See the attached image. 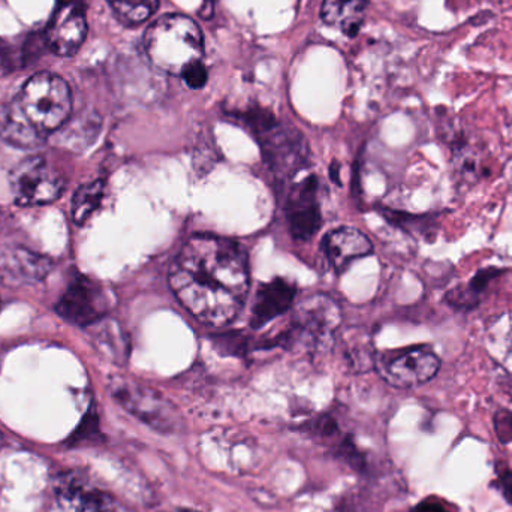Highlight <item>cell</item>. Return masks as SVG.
Masks as SVG:
<instances>
[{"label": "cell", "mask_w": 512, "mask_h": 512, "mask_svg": "<svg viewBox=\"0 0 512 512\" xmlns=\"http://www.w3.org/2000/svg\"><path fill=\"white\" fill-rule=\"evenodd\" d=\"M170 285L195 319L209 327H225L242 312L248 297V256L233 240L192 237L171 264Z\"/></svg>", "instance_id": "6da1fadb"}, {"label": "cell", "mask_w": 512, "mask_h": 512, "mask_svg": "<svg viewBox=\"0 0 512 512\" xmlns=\"http://www.w3.org/2000/svg\"><path fill=\"white\" fill-rule=\"evenodd\" d=\"M144 50L159 71L182 75L189 65L203 59V32L188 15H162L146 30Z\"/></svg>", "instance_id": "7a4b0ae2"}, {"label": "cell", "mask_w": 512, "mask_h": 512, "mask_svg": "<svg viewBox=\"0 0 512 512\" xmlns=\"http://www.w3.org/2000/svg\"><path fill=\"white\" fill-rule=\"evenodd\" d=\"M342 321L339 304L324 294L310 295L298 304L288 327L271 337L262 348H303L307 352L327 351Z\"/></svg>", "instance_id": "3957f363"}, {"label": "cell", "mask_w": 512, "mask_h": 512, "mask_svg": "<svg viewBox=\"0 0 512 512\" xmlns=\"http://www.w3.org/2000/svg\"><path fill=\"white\" fill-rule=\"evenodd\" d=\"M14 101L26 119L44 135L62 128L71 116V89L53 72L32 75Z\"/></svg>", "instance_id": "277c9868"}, {"label": "cell", "mask_w": 512, "mask_h": 512, "mask_svg": "<svg viewBox=\"0 0 512 512\" xmlns=\"http://www.w3.org/2000/svg\"><path fill=\"white\" fill-rule=\"evenodd\" d=\"M242 117L261 143L268 167L277 176H294L306 165V141L297 129L285 128L270 111L258 107L242 114Z\"/></svg>", "instance_id": "5b68a950"}, {"label": "cell", "mask_w": 512, "mask_h": 512, "mask_svg": "<svg viewBox=\"0 0 512 512\" xmlns=\"http://www.w3.org/2000/svg\"><path fill=\"white\" fill-rule=\"evenodd\" d=\"M113 399L132 417L162 435L182 432L183 418L167 397L140 382L116 378L111 381Z\"/></svg>", "instance_id": "8992f818"}, {"label": "cell", "mask_w": 512, "mask_h": 512, "mask_svg": "<svg viewBox=\"0 0 512 512\" xmlns=\"http://www.w3.org/2000/svg\"><path fill=\"white\" fill-rule=\"evenodd\" d=\"M11 188L20 206H42L60 198L65 179L41 156L24 159L11 173Z\"/></svg>", "instance_id": "52a82bcc"}, {"label": "cell", "mask_w": 512, "mask_h": 512, "mask_svg": "<svg viewBox=\"0 0 512 512\" xmlns=\"http://www.w3.org/2000/svg\"><path fill=\"white\" fill-rule=\"evenodd\" d=\"M110 309L107 292L96 280L78 276L69 283L57 301L56 312L77 327H89L107 315Z\"/></svg>", "instance_id": "ba28073f"}, {"label": "cell", "mask_w": 512, "mask_h": 512, "mask_svg": "<svg viewBox=\"0 0 512 512\" xmlns=\"http://www.w3.org/2000/svg\"><path fill=\"white\" fill-rule=\"evenodd\" d=\"M376 367L382 378L396 388H415L435 379L441 360L426 348H409L391 358H378Z\"/></svg>", "instance_id": "9c48e42d"}, {"label": "cell", "mask_w": 512, "mask_h": 512, "mask_svg": "<svg viewBox=\"0 0 512 512\" xmlns=\"http://www.w3.org/2000/svg\"><path fill=\"white\" fill-rule=\"evenodd\" d=\"M89 0H57L45 30V39L56 56L77 54L87 35L86 8Z\"/></svg>", "instance_id": "30bf717a"}, {"label": "cell", "mask_w": 512, "mask_h": 512, "mask_svg": "<svg viewBox=\"0 0 512 512\" xmlns=\"http://www.w3.org/2000/svg\"><path fill=\"white\" fill-rule=\"evenodd\" d=\"M54 496L65 512H117L110 493L77 471H65L54 478Z\"/></svg>", "instance_id": "8fae6325"}, {"label": "cell", "mask_w": 512, "mask_h": 512, "mask_svg": "<svg viewBox=\"0 0 512 512\" xmlns=\"http://www.w3.org/2000/svg\"><path fill=\"white\" fill-rule=\"evenodd\" d=\"M318 189V177L307 176L292 188L286 201L289 233L297 242H307L321 228L322 215Z\"/></svg>", "instance_id": "7c38bea8"}, {"label": "cell", "mask_w": 512, "mask_h": 512, "mask_svg": "<svg viewBox=\"0 0 512 512\" xmlns=\"http://www.w3.org/2000/svg\"><path fill=\"white\" fill-rule=\"evenodd\" d=\"M322 251L328 264L342 273L352 261L364 258L373 252V245L366 234L357 228L342 227L328 233L322 240Z\"/></svg>", "instance_id": "4fadbf2b"}, {"label": "cell", "mask_w": 512, "mask_h": 512, "mask_svg": "<svg viewBox=\"0 0 512 512\" xmlns=\"http://www.w3.org/2000/svg\"><path fill=\"white\" fill-rule=\"evenodd\" d=\"M295 285L289 280L276 277L271 282L259 286L252 306V328H262L268 322L282 316L291 309L295 298Z\"/></svg>", "instance_id": "5bb4252c"}, {"label": "cell", "mask_w": 512, "mask_h": 512, "mask_svg": "<svg viewBox=\"0 0 512 512\" xmlns=\"http://www.w3.org/2000/svg\"><path fill=\"white\" fill-rule=\"evenodd\" d=\"M0 138L20 149H36L47 140L21 113L14 99L0 104Z\"/></svg>", "instance_id": "9a60e30c"}, {"label": "cell", "mask_w": 512, "mask_h": 512, "mask_svg": "<svg viewBox=\"0 0 512 512\" xmlns=\"http://www.w3.org/2000/svg\"><path fill=\"white\" fill-rule=\"evenodd\" d=\"M367 0H324L321 17L327 26L354 38L363 26Z\"/></svg>", "instance_id": "2e32d148"}, {"label": "cell", "mask_w": 512, "mask_h": 512, "mask_svg": "<svg viewBox=\"0 0 512 512\" xmlns=\"http://www.w3.org/2000/svg\"><path fill=\"white\" fill-rule=\"evenodd\" d=\"M50 271L48 259L24 251L15 249L6 254H0V277L9 282H33L42 279Z\"/></svg>", "instance_id": "e0dca14e"}, {"label": "cell", "mask_w": 512, "mask_h": 512, "mask_svg": "<svg viewBox=\"0 0 512 512\" xmlns=\"http://www.w3.org/2000/svg\"><path fill=\"white\" fill-rule=\"evenodd\" d=\"M343 349L349 366L355 372H369L376 364L375 354L366 334L351 330L343 336Z\"/></svg>", "instance_id": "ac0fdd59"}, {"label": "cell", "mask_w": 512, "mask_h": 512, "mask_svg": "<svg viewBox=\"0 0 512 512\" xmlns=\"http://www.w3.org/2000/svg\"><path fill=\"white\" fill-rule=\"evenodd\" d=\"M104 182L89 183V185L81 186L75 192L74 200H72V219L75 224L81 225L101 207L104 200Z\"/></svg>", "instance_id": "d6986e66"}, {"label": "cell", "mask_w": 512, "mask_h": 512, "mask_svg": "<svg viewBox=\"0 0 512 512\" xmlns=\"http://www.w3.org/2000/svg\"><path fill=\"white\" fill-rule=\"evenodd\" d=\"M116 17L126 26L149 20L159 8V0H107Z\"/></svg>", "instance_id": "ffe728a7"}, {"label": "cell", "mask_w": 512, "mask_h": 512, "mask_svg": "<svg viewBox=\"0 0 512 512\" xmlns=\"http://www.w3.org/2000/svg\"><path fill=\"white\" fill-rule=\"evenodd\" d=\"M99 439H101V429H99L98 414L96 411H89L80 426L69 436L68 444L71 447H77V445L95 444Z\"/></svg>", "instance_id": "44dd1931"}, {"label": "cell", "mask_w": 512, "mask_h": 512, "mask_svg": "<svg viewBox=\"0 0 512 512\" xmlns=\"http://www.w3.org/2000/svg\"><path fill=\"white\" fill-rule=\"evenodd\" d=\"M480 301L481 295L472 291L469 285L456 286L445 294V303L453 309L462 310V312H468V310L480 306Z\"/></svg>", "instance_id": "7402d4cb"}, {"label": "cell", "mask_w": 512, "mask_h": 512, "mask_svg": "<svg viewBox=\"0 0 512 512\" xmlns=\"http://www.w3.org/2000/svg\"><path fill=\"white\" fill-rule=\"evenodd\" d=\"M495 432L502 444H511L512 442V412L508 409H501L493 417Z\"/></svg>", "instance_id": "603a6c76"}, {"label": "cell", "mask_w": 512, "mask_h": 512, "mask_svg": "<svg viewBox=\"0 0 512 512\" xmlns=\"http://www.w3.org/2000/svg\"><path fill=\"white\" fill-rule=\"evenodd\" d=\"M182 77L191 89H201L206 86L209 74L203 62H195L183 71Z\"/></svg>", "instance_id": "cb8c5ba5"}, {"label": "cell", "mask_w": 512, "mask_h": 512, "mask_svg": "<svg viewBox=\"0 0 512 512\" xmlns=\"http://www.w3.org/2000/svg\"><path fill=\"white\" fill-rule=\"evenodd\" d=\"M502 273H504V270H501V268H481V270L477 271L475 276L469 280V288H471L472 291L477 292L478 295H483V292L486 291L487 286H489L490 280L501 276Z\"/></svg>", "instance_id": "d4e9b609"}, {"label": "cell", "mask_w": 512, "mask_h": 512, "mask_svg": "<svg viewBox=\"0 0 512 512\" xmlns=\"http://www.w3.org/2000/svg\"><path fill=\"white\" fill-rule=\"evenodd\" d=\"M499 483H501L502 495H504L505 501L512 505V472H505L499 478Z\"/></svg>", "instance_id": "484cf974"}, {"label": "cell", "mask_w": 512, "mask_h": 512, "mask_svg": "<svg viewBox=\"0 0 512 512\" xmlns=\"http://www.w3.org/2000/svg\"><path fill=\"white\" fill-rule=\"evenodd\" d=\"M411 512H448L444 505L439 502L424 501L415 505Z\"/></svg>", "instance_id": "4316f807"}, {"label": "cell", "mask_w": 512, "mask_h": 512, "mask_svg": "<svg viewBox=\"0 0 512 512\" xmlns=\"http://www.w3.org/2000/svg\"><path fill=\"white\" fill-rule=\"evenodd\" d=\"M179 512H201V511L191 510V508H179Z\"/></svg>", "instance_id": "83f0119b"}]
</instances>
